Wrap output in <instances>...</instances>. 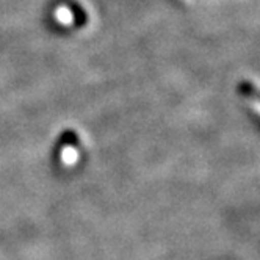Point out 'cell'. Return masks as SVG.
<instances>
[{
	"instance_id": "1",
	"label": "cell",
	"mask_w": 260,
	"mask_h": 260,
	"mask_svg": "<svg viewBox=\"0 0 260 260\" xmlns=\"http://www.w3.org/2000/svg\"><path fill=\"white\" fill-rule=\"evenodd\" d=\"M240 92H241V96H245L246 99H251L254 102L258 101V92H257V88L249 82V80H245V82H241L240 86H238Z\"/></svg>"
}]
</instances>
